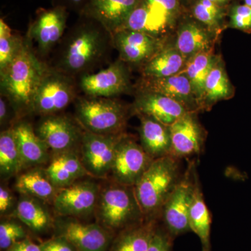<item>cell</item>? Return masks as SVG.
<instances>
[{"label": "cell", "mask_w": 251, "mask_h": 251, "mask_svg": "<svg viewBox=\"0 0 251 251\" xmlns=\"http://www.w3.org/2000/svg\"><path fill=\"white\" fill-rule=\"evenodd\" d=\"M111 48V33L93 18L80 15L63 36L49 65L77 79L93 72L105 60Z\"/></svg>", "instance_id": "obj_1"}, {"label": "cell", "mask_w": 251, "mask_h": 251, "mask_svg": "<svg viewBox=\"0 0 251 251\" xmlns=\"http://www.w3.org/2000/svg\"><path fill=\"white\" fill-rule=\"evenodd\" d=\"M49 68L25 37L12 62L0 72L1 95L9 100L18 120L31 115L36 92Z\"/></svg>", "instance_id": "obj_2"}, {"label": "cell", "mask_w": 251, "mask_h": 251, "mask_svg": "<svg viewBox=\"0 0 251 251\" xmlns=\"http://www.w3.org/2000/svg\"><path fill=\"white\" fill-rule=\"evenodd\" d=\"M181 160L167 156L153 160L134 186L145 219L159 220L162 208L182 177Z\"/></svg>", "instance_id": "obj_3"}, {"label": "cell", "mask_w": 251, "mask_h": 251, "mask_svg": "<svg viewBox=\"0 0 251 251\" xmlns=\"http://www.w3.org/2000/svg\"><path fill=\"white\" fill-rule=\"evenodd\" d=\"M94 215L97 223L113 235L145 220L134 186L113 181L100 188Z\"/></svg>", "instance_id": "obj_4"}, {"label": "cell", "mask_w": 251, "mask_h": 251, "mask_svg": "<svg viewBox=\"0 0 251 251\" xmlns=\"http://www.w3.org/2000/svg\"><path fill=\"white\" fill-rule=\"evenodd\" d=\"M74 103L75 119L84 130L101 135L125 133L130 107L115 98L85 95L77 97Z\"/></svg>", "instance_id": "obj_5"}, {"label": "cell", "mask_w": 251, "mask_h": 251, "mask_svg": "<svg viewBox=\"0 0 251 251\" xmlns=\"http://www.w3.org/2000/svg\"><path fill=\"white\" fill-rule=\"evenodd\" d=\"M77 79L50 68L33 102L31 114L41 117L61 113L77 98Z\"/></svg>", "instance_id": "obj_6"}, {"label": "cell", "mask_w": 251, "mask_h": 251, "mask_svg": "<svg viewBox=\"0 0 251 251\" xmlns=\"http://www.w3.org/2000/svg\"><path fill=\"white\" fill-rule=\"evenodd\" d=\"M198 175L196 161L193 160L162 208L160 222L175 239L191 232L189 211Z\"/></svg>", "instance_id": "obj_7"}, {"label": "cell", "mask_w": 251, "mask_h": 251, "mask_svg": "<svg viewBox=\"0 0 251 251\" xmlns=\"http://www.w3.org/2000/svg\"><path fill=\"white\" fill-rule=\"evenodd\" d=\"M68 17L69 11L61 6L36 11L25 37L40 58L47 57L58 46L66 33Z\"/></svg>", "instance_id": "obj_8"}, {"label": "cell", "mask_w": 251, "mask_h": 251, "mask_svg": "<svg viewBox=\"0 0 251 251\" xmlns=\"http://www.w3.org/2000/svg\"><path fill=\"white\" fill-rule=\"evenodd\" d=\"M85 178L59 190L52 204L57 216L80 219L95 214L101 186L93 177Z\"/></svg>", "instance_id": "obj_9"}, {"label": "cell", "mask_w": 251, "mask_h": 251, "mask_svg": "<svg viewBox=\"0 0 251 251\" xmlns=\"http://www.w3.org/2000/svg\"><path fill=\"white\" fill-rule=\"evenodd\" d=\"M101 135L84 130L80 147L81 161L94 179H105L111 172L117 144L124 135Z\"/></svg>", "instance_id": "obj_10"}, {"label": "cell", "mask_w": 251, "mask_h": 251, "mask_svg": "<svg viewBox=\"0 0 251 251\" xmlns=\"http://www.w3.org/2000/svg\"><path fill=\"white\" fill-rule=\"evenodd\" d=\"M54 235L67 239L77 251H107L114 235L98 223L87 224L77 218H54Z\"/></svg>", "instance_id": "obj_11"}, {"label": "cell", "mask_w": 251, "mask_h": 251, "mask_svg": "<svg viewBox=\"0 0 251 251\" xmlns=\"http://www.w3.org/2000/svg\"><path fill=\"white\" fill-rule=\"evenodd\" d=\"M153 159L132 136L124 133L117 144L110 176L112 181L134 186Z\"/></svg>", "instance_id": "obj_12"}, {"label": "cell", "mask_w": 251, "mask_h": 251, "mask_svg": "<svg viewBox=\"0 0 251 251\" xmlns=\"http://www.w3.org/2000/svg\"><path fill=\"white\" fill-rule=\"evenodd\" d=\"M77 82L79 90L85 96L116 98L130 89L128 64L119 59L105 69L79 77Z\"/></svg>", "instance_id": "obj_13"}, {"label": "cell", "mask_w": 251, "mask_h": 251, "mask_svg": "<svg viewBox=\"0 0 251 251\" xmlns=\"http://www.w3.org/2000/svg\"><path fill=\"white\" fill-rule=\"evenodd\" d=\"M34 129L51 153L80 150L84 129L75 118L62 112L41 117Z\"/></svg>", "instance_id": "obj_14"}, {"label": "cell", "mask_w": 251, "mask_h": 251, "mask_svg": "<svg viewBox=\"0 0 251 251\" xmlns=\"http://www.w3.org/2000/svg\"><path fill=\"white\" fill-rule=\"evenodd\" d=\"M171 156L181 160L200 155L204 150L205 130L198 122L196 112H187L170 126Z\"/></svg>", "instance_id": "obj_15"}, {"label": "cell", "mask_w": 251, "mask_h": 251, "mask_svg": "<svg viewBox=\"0 0 251 251\" xmlns=\"http://www.w3.org/2000/svg\"><path fill=\"white\" fill-rule=\"evenodd\" d=\"M112 45L118 51L120 59L128 65H145L162 48L157 36L129 30L114 33Z\"/></svg>", "instance_id": "obj_16"}, {"label": "cell", "mask_w": 251, "mask_h": 251, "mask_svg": "<svg viewBox=\"0 0 251 251\" xmlns=\"http://www.w3.org/2000/svg\"><path fill=\"white\" fill-rule=\"evenodd\" d=\"M131 108V114L146 115L171 126L188 111L182 104L163 94L139 90Z\"/></svg>", "instance_id": "obj_17"}, {"label": "cell", "mask_w": 251, "mask_h": 251, "mask_svg": "<svg viewBox=\"0 0 251 251\" xmlns=\"http://www.w3.org/2000/svg\"><path fill=\"white\" fill-rule=\"evenodd\" d=\"M12 127L24 171L47 165L52 153L46 144L36 134L33 126L21 119Z\"/></svg>", "instance_id": "obj_18"}, {"label": "cell", "mask_w": 251, "mask_h": 251, "mask_svg": "<svg viewBox=\"0 0 251 251\" xmlns=\"http://www.w3.org/2000/svg\"><path fill=\"white\" fill-rule=\"evenodd\" d=\"M140 90L163 94L182 104L189 112L199 111V104L192 86L184 74L161 78L145 77Z\"/></svg>", "instance_id": "obj_19"}, {"label": "cell", "mask_w": 251, "mask_h": 251, "mask_svg": "<svg viewBox=\"0 0 251 251\" xmlns=\"http://www.w3.org/2000/svg\"><path fill=\"white\" fill-rule=\"evenodd\" d=\"M140 1V0H90L81 15L101 23L112 35L121 29Z\"/></svg>", "instance_id": "obj_20"}, {"label": "cell", "mask_w": 251, "mask_h": 251, "mask_svg": "<svg viewBox=\"0 0 251 251\" xmlns=\"http://www.w3.org/2000/svg\"><path fill=\"white\" fill-rule=\"evenodd\" d=\"M45 168L50 179L59 189L90 176L81 161L80 150L52 153Z\"/></svg>", "instance_id": "obj_21"}, {"label": "cell", "mask_w": 251, "mask_h": 251, "mask_svg": "<svg viewBox=\"0 0 251 251\" xmlns=\"http://www.w3.org/2000/svg\"><path fill=\"white\" fill-rule=\"evenodd\" d=\"M140 119V145L152 159L171 155L170 126L161 123L153 117L138 115Z\"/></svg>", "instance_id": "obj_22"}, {"label": "cell", "mask_w": 251, "mask_h": 251, "mask_svg": "<svg viewBox=\"0 0 251 251\" xmlns=\"http://www.w3.org/2000/svg\"><path fill=\"white\" fill-rule=\"evenodd\" d=\"M14 188L20 195L36 198L52 204L58 192L44 166L34 167L21 172L16 176Z\"/></svg>", "instance_id": "obj_23"}, {"label": "cell", "mask_w": 251, "mask_h": 251, "mask_svg": "<svg viewBox=\"0 0 251 251\" xmlns=\"http://www.w3.org/2000/svg\"><path fill=\"white\" fill-rule=\"evenodd\" d=\"M36 198L20 195L11 218L17 219L35 233H44L53 229L54 218L46 205Z\"/></svg>", "instance_id": "obj_24"}, {"label": "cell", "mask_w": 251, "mask_h": 251, "mask_svg": "<svg viewBox=\"0 0 251 251\" xmlns=\"http://www.w3.org/2000/svg\"><path fill=\"white\" fill-rule=\"evenodd\" d=\"M171 22L164 13L140 0L120 30L141 31L158 37Z\"/></svg>", "instance_id": "obj_25"}, {"label": "cell", "mask_w": 251, "mask_h": 251, "mask_svg": "<svg viewBox=\"0 0 251 251\" xmlns=\"http://www.w3.org/2000/svg\"><path fill=\"white\" fill-rule=\"evenodd\" d=\"M159 220H144L115 234L110 251H148Z\"/></svg>", "instance_id": "obj_26"}, {"label": "cell", "mask_w": 251, "mask_h": 251, "mask_svg": "<svg viewBox=\"0 0 251 251\" xmlns=\"http://www.w3.org/2000/svg\"><path fill=\"white\" fill-rule=\"evenodd\" d=\"M209 29L194 21H186L177 31L175 47L187 59L211 49Z\"/></svg>", "instance_id": "obj_27"}, {"label": "cell", "mask_w": 251, "mask_h": 251, "mask_svg": "<svg viewBox=\"0 0 251 251\" xmlns=\"http://www.w3.org/2000/svg\"><path fill=\"white\" fill-rule=\"evenodd\" d=\"M189 226L201 240L202 251H211V215L208 209L201 188L199 175L195 185L192 203L189 211Z\"/></svg>", "instance_id": "obj_28"}, {"label": "cell", "mask_w": 251, "mask_h": 251, "mask_svg": "<svg viewBox=\"0 0 251 251\" xmlns=\"http://www.w3.org/2000/svg\"><path fill=\"white\" fill-rule=\"evenodd\" d=\"M187 59L176 47L161 48L143 66L144 77L161 78L176 75L182 72Z\"/></svg>", "instance_id": "obj_29"}, {"label": "cell", "mask_w": 251, "mask_h": 251, "mask_svg": "<svg viewBox=\"0 0 251 251\" xmlns=\"http://www.w3.org/2000/svg\"><path fill=\"white\" fill-rule=\"evenodd\" d=\"M233 95V86L229 80L221 59L217 58L206 78L200 110H209L217 102L232 98Z\"/></svg>", "instance_id": "obj_30"}, {"label": "cell", "mask_w": 251, "mask_h": 251, "mask_svg": "<svg viewBox=\"0 0 251 251\" xmlns=\"http://www.w3.org/2000/svg\"><path fill=\"white\" fill-rule=\"evenodd\" d=\"M216 60L217 57L213 54L212 50H209L196 54L188 59L184 69L180 73L184 74L191 82L195 96L199 104V110L204 95L206 78Z\"/></svg>", "instance_id": "obj_31"}, {"label": "cell", "mask_w": 251, "mask_h": 251, "mask_svg": "<svg viewBox=\"0 0 251 251\" xmlns=\"http://www.w3.org/2000/svg\"><path fill=\"white\" fill-rule=\"evenodd\" d=\"M24 171L13 127L0 133V176L7 180Z\"/></svg>", "instance_id": "obj_32"}, {"label": "cell", "mask_w": 251, "mask_h": 251, "mask_svg": "<svg viewBox=\"0 0 251 251\" xmlns=\"http://www.w3.org/2000/svg\"><path fill=\"white\" fill-rule=\"evenodd\" d=\"M24 38L14 34L11 27L0 19V72L4 70L16 57Z\"/></svg>", "instance_id": "obj_33"}, {"label": "cell", "mask_w": 251, "mask_h": 251, "mask_svg": "<svg viewBox=\"0 0 251 251\" xmlns=\"http://www.w3.org/2000/svg\"><path fill=\"white\" fill-rule=\"evenodd\" d=\"M192 12L196 20L209 29H219L224 17V7L209 0H197Z\"/></svg>", "instance_id": "obj_34"}, {"label": "cell", "mask_w": 251, "mask_h": 251, "mask_svg": "<svg viewBox=\"0 0 251 251\" xmlns=\"http://www.w3.org/2000/svg\"><path fill=\"white\" fill-rule=\"evenodd\" d=\"M5 219L0 224V249L6 251L15 243L27 238L25 229L19 221Z\"/></svg>", "instance_id": "obj_35"}, {"label": "cell", "mask_w": 251, "mask_h": 251, "mask_svg": "<svg viewBox=\"0 0 251 251\" xmlns=\"http://www.w3.org/2000/svg\"><path fill=\"white\" fill-rule=\"evenodd\" d=\"M229 27L251 34V8L246 4H234L229 13Z\"/></svg>", "instance_id": "obj_36"}, {"label": "cell", "mask_w": 251, "mask_h": 251, "mask_svg": "<svg viewBox=\"0 0 251 251\" xmlns=\"http://www.w3.org/2000/svg\"><path fill=\"white\" fill-rule=\"evenodd\" d=\"M158 222L153 231L148 251H172L175 238Z\"/></svg>", "instance_id": "obj_37"}, {"label": "cell", "mask_w": 251, "mask_h": 251, "mask_svg": "<svg viewBox=\"0 0 251 251\" xmlns=\"http://www.w3.org/2000/svg\"><path fill=\"white\" fill-rule=\"evenodd\" d=\"M18 199L7 186H0V214L1 217H11L17 205Z\"/></svg>", "instance_id": "obj_38"}, {"label": "cell", "mask_w": 251, "mask_h": 251, "mask_svg": "<svg viewBox=\"0 0 251 251\" xmlns=\"http://www.w3.org/2000/svg\"><path fill=\"white\" fill-rule=\"evenodd\" d=\"M14 108L9 100L1 95L0 97V125L3 130L11 128L18 121Z\"/></svg>", "instance_id": "obj_39"}, {"label": "cell", "mask_w": 251, "mask_h": 251, "mask_svg": "<svg viewBox=\"0 0 251 251\" xmlns=\"http://www.w3.org/2000/svg\"><path fill=\"white\" fill-rule=\"evenodd\" d=\"M148 4L159 9L168 16L171 21L179 12V0H145Z\"/></svg>", "instance_id": "obj_40"}, {"label": "cell", "mask_w": 251, "mask_h": 251, "mask_svg": "<svg viewBox=\"0 0 251 251\" xmlns=\"http://www.w3.org/2000/svg\"><path fill=\"white\" fill-rule=\"evenodd\" d=\"M39 245L41 251H77L67 239L57 235H54L53 237L41 243Z\"/></svg>", "instance_id": "obj_41"}, {"label": "cell", "mask_w": 251, "mask_h": 251, "mask_svg": "<svg viewBox=\"0 0 251 251\" xmlns=\"http://www.w3.org/2000/svg\"><path fill=\"white\" fill-rule=\"evenodd\" d=\"M90 0H52V6H61L68 11H74L80 15L82 14Z\"/></svg>", "instance_id": "obj_42"}, {"label": "cell", "mask_w": 251, "mask_h": 251, "mask_svg": "<svg viewBox=\"0 0 251 251\" xmlns=\"http://www.w3.org/2000/svg\"><path fill=\"white\" fill-rule=\"evenodd\" d=\"M5 251H41V249L40 245H38L27 237L15 243Z\"/></svg>", "instance_id": "obj_43"}, {"label": "cell", "mask_w": 251, "mask_h": 251, "mask_svg": "<svg viewBox=\"0 0 251 251\" xmlns=\"http://www.w3.org/2000/svg\"><path fill=\"white\" fill-rule=\"evenodd\" d=\"M209 1H212L214 4L219 5V6L224 7L226 4H228L231 0H209Z\"/></svg>", "instance_id": "obj_44"}, {"label": "cell", "mask_w": 251, "mask_h": 251, "mask_svg": "<svg viewBox=\"0 0 251 251\" xmlns=\"http://www.w3.org/2000/svg\"><path fill=\"white\" fill-rule=\"evenodd\" d=\"M243 1H244V4L251 8V0H243Z\"/></svg>", "instance_id": "obj_45"}]
</instances>
